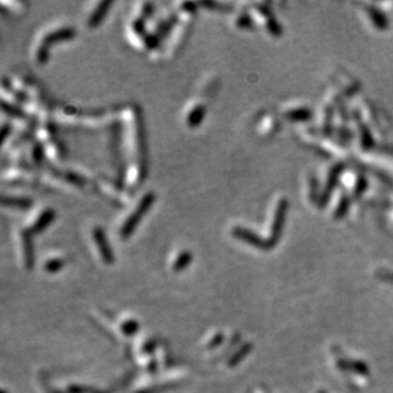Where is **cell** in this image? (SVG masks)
Returning a JSON list of instances; mask_svg holds the SVG:
<instances>
[{"label": "cell", "mask_w": 393, "mask_h": 393, "mask_svg": "<svg viewBox=\"0 0 393 393\" xmlns=\"http://www.w3.org/2000/svg\"><path fill=\"white\" fill-rule=\"evenodd\" d=\"M153 199H154V196L152 195V192H149L148 195H145L144 199H142V201H140L139 207H136V210L134 211V214H132L129 219L126 220L125 224H124L123 229H121V237H127V235H129V233L131 232V229L136 226V223H138L139 219H140V216H142L143 214L145 213V210L149 207V205H150Z\"/></svg>", "instance_id": "1"}, {"label": "cell", "mask_w": 393, "mask_h": 393, "mask_svg": "<svg viewBox=\"0 0 393 393\" xmlns=\"http://www.w3.org/2000/svg\"><path fill=\"white\" fill-rule=\"evenodd\" d=\"M94 238H96L97 245H98V247H100L101 252H102V255H103V257H104V260H106L107 262H110L111 261L110 249H108V247L106 246L107 243H106V239H104L103 232H102L100 228L94 229Z\"/></svg>", "instance_id": "2"}, {"label": "cell", "mask_w": 393, "mask_h": 393, "mask_svg": "<svg viewBox=\"0 0 393 393\" xmlns=\"http://www.w3.org/2000/svg\"><path fill=\"white\" fill-rule=\"evenodd\" d=\"M70 36H73V29L65 28V29H62V31H58V32L48 33L47 36H45L43 41H45V43H50V42L55 41V40H59V39H68V37H70Z\"/></svg>", "instance_id": "3"}, {"label": "cell", "mask_w": 393, "mask_h": 393, "mask_svg": "<svg viewBox=\"0 0 393 393\" xmlns=\"http://www.w3.org/2000/svg\"><path fill=\"white\" fill-rule=\"evenodd\" d=\"M110 5V3L108 1H106V3H101L100 5H98V8L96 9V12H94L92 16L89 17V26H96L97 23L100 22L101 17L103 16L104 12H106V8Z\"/></svg>", "instance_id": "4"}, {"label": "cell", "mask_w": 393, "mask_h": 393, "mask_svg": "<svg viewBox=\"0 0 393 393\" xmlns=\"http://www.w3.org/2000/svg\"><path fill=\"white\" fill-rule=\"evenodd\" d=\"M50 219H52V211L46 210L45 213L42 214L39 219H37V222L35 223V228H33V230H41V229L45 228L46 224L50 222Z\"/></svg>", "instance_id": "5"}, {"label": "cell", "mask_w": 393, "mask_h": 393, "mask_svg": "<svg viewBox=\"0 0 393 393\" xmlns=\"http://www.w3.org/2000/svg\"><path fill=\"white\" fill-rule=\"evenodd\" d=\"M201 117H203V107L199 106L196 107V108L191 112L190 116H188V124H190L191 126L197 125L199 121L201 120Z\"/></svg>", "instance_id": "6"}, {"label": "cell", "mask_w": 393, "mask_h": 393, "mask_svg": "<svg viewBox=\"0 0 393 393\" xmlns=\"http://www.w3.org/2000/svg\"><path fill=\"white\" fill-rule=\"evenodd\" d=\"M4 203H8V205H14V207H29L31 201L27 200V199H3Z\"/></svg>", "instance_id": "7"}, {"label": "cell", "mask_w": 393, "mask_h": 393, "mask_svg": "<svg viewBox=\"0 0 393 393\" xmlns=\"http://www.w3.org/2000/svg\"><path fill=\"white\" fill-rule=\"evenodd\" d=\"M373 12H372V18H373V22L377 24V26L379 27H384L386 26V21H384L383 16L379 13V12H377L375 9H372Z\"/></svg>", "instance_id": "8"}, {"label": "cell", "mask_w": 393, "mask_h": 393, "mask_svg": "<svg viewBox=\"0 0 393 393\" xmlns=\"http://www.w3.org/2000/svg\"><path fill=\"white\" fill-rule=\"evenodd\" d=\"M188 260H190V255H188L187 252H185V253H181L180 258H178L177 262H176V266H174V269H176V270H180V269L185 268L187 262H188Z\"/></svg>", "instance_id": "9"}, {"label": "cell", "mask_w": 393, "mask_h": 393, "mask_svg": "<svg viewBox=\"0 0 393 393\" xmlns=\"http://www.w3.org/2000/svg\"><path fill=\"white\" fill-rule=\"evenodd\" d=\"M58 268H60V262L59 261L46 262V269H47V270H55V269Z\"/></svg>", "instance_id": "10"}, {"label": "cell", "mask_w": 393, "mask_h": 393, "mask_svg": "<svg viewBox=\"0 0 393 393\" xmlns=\"http://www.w3.org/2000/svg\"><path fill=\"white\" fill-rule=\"evenodd\" d=\"M238 24L239 26H242V27H245V26H248L249 24V18L247 16H242V17H239V20H238Z\"/></svg>", "instance_id": "11"}, {"label": "cell", "mask_w": 393, "mask_h": 393, "mask_svg": "<svg viewBox=\"0 0 393 393\" xmlns=\"http://www.w3.org/2000/svg\"><path fill=\"white\" fill-rule=\"evenodd\" d=\"M3 108H4V110L9 111V112H8V113H12V115H16V116H21V115H22V112H20V111L16 110V108H13V107H12V106L7 107V106H5V104L3 103Z\"/></svg>", "instance_id": "12"}]
</instances>
